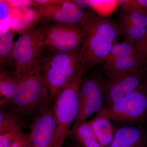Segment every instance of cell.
Returning <instances> with one entry per match:
<instances>
[{"mask_svg": "<svg viewBox=\"0 0 147 147\" xmlns=\"http://www.w3.org/2000/svg\"><path fill=\"white\" fill-rule=\"evenodd\" d=\"M108 108L112 120L142 126L147 120V82L143 80L132 92Z\"/></svg>", "mask_w": 147, "mask_h": 147, "instance_id": "cell-7", "label": "cell"}, {"mask_svg": "<svg viewBox=\"0 0 147 147\" xmlns=\"http://www.w3.org/2000/svg\"><path fill=\"white\" fill-rule=\"evenodd\" d=\"M24 118L14 111L2 108L0 111V134L12 131H22L26 126Z\"/></svg>", "mask_w": 147, "mask_h": 147, "instance_id": "cell-18", "label": "cell"}, {"mask_svg": "<svg viewBox=\"0 0 147 147\" xmlns=\"http://www.w3.org/2000/svg\"><path fill=\"white\" fill-rule=\"evenodd\" d=\"M144 61L135 43L123 39L115 43L101 68L108 78H113L142 68Z\"/></svg>", "mask_w": 147, "mask_h": 147, "instance_id": "cell-8", "label": "cell"}, {"mask_svg": "<svg viewBox=\"0 0 147 147\" xmlns=\"http://www.w3.org/2000/svg\"><path fill=\"white\" fill-rule=\"evenodd\" d=\"M41 11L39 22L43 25L55 24L78 26L84 18L86 10L73 1H35Z\"/></svg>", "mask_w": 147, "mask_h": 147, "instance_id": "cell-10", "label": "cell"}, {"mask_svg": "<svg viewBox=\"0 0 147 147\" xmlns=\"http://www.w3.org/2000/svg\"><path fill=\"white\" fill-rule=\"evenodd\" d=\"M137 51L144 58L145 61H147V34L146 36L139 41L135 43Z\"/></svg>", "mask_w": 147, "mask_h": 147, "instance_id": "cell-23", "label": "cell"}, {"mask_svg": "<svg viewBox=\"0 0 147 147\" xmlns=\"http://www.w3.org/2000/svg\"><path fill=\"white\" fill-rule=\"evenodd\" d=\"M110 147H147V131L142 126L130 125L117 128Z\"/></svg>", "mask_w": 147, "mask_h": 147, "instance_id": "cell-13", "label": "cell"}, {"mask_svg": "<svg viewBox=\"0 0 147 147\" xmlns=\"http://www.w3.org/2000/svg\"><path fill=\"white\" fill-rule=\"evenodd\" d=\"M43 26V47L49 52L69 53L82 49L84 34L80 26L48 24Z\"/></svg>", "mask_w": 147, "mask_h": 147, "instance_id": "cell-9", "label": "cell"}, {"mask_svg": "<svg viewBox=\"0 0 147 147\" xmlns=\"http://www.w3.org/2000/svg\"><path fill=\"white\" fill-rule=\"evenodd\" d=\"M73 2L83 9L90 6L92 2L88 1H73Z\"/></svg>", "mask_w": 147, "mask_h": 147, "instance_id": "cell-27", "label": "cell"}, {"mask_svg": "<svg viewBox=\"0 0 147 147\" xmlns=\"http://www.w3.org/2000/svg\"><path fill=\"white\" fill-rule=\"evenodd\" d=\"M128 4L131 7H137L147 11V0H131L129 1Z\"/></svg>", "mask_w": 147, "mask_h": 147, "instance_id": "cell-26", "label": "cell"}, {"mask_svg": "<svg viewBox=\"0 0 147 147\" xmlns=\"http://www.w3.org/2000/svg\"><path fill=\"white\" fill-rule=\"evenodd\" d=\"M70 147H83L81 146H79V145L76 144H74L71 145Z\"/></svg>", "mask_w": 147, "mask_h": 147, "instance_id": "cell-28", "label": "cell"}, {"mask_svg": "<svg viewBox=\"0 0 147 147\" xmlns=\"http://www.w3.org/2000/svg\"><path fill=\"white\" fill-rule=\"evenodd\" d=\"M31 144L29 134L23 132L16 141L9 147H28Z\"/></svg>", "mask_w": 147, "mask_h": 147, "instance_id": "cell-22", "label": "cell"}, {"mask_svg": "<svg viewBox=\"0 0 147 147\" xmlns=\"http://www.w3.org/2000/svg\"><path fill=\"white\" fill-rule=\"evenodd\" d=\"M44 39L43 25L36 26L19 34L10 61L2 70L9 71L17 79L28 73L39 61Z\"/></svg>", "mask_w": 147, "mask_h": 147, "instance_id": "cell-4", "label": "cell"}, {"mask_svg": "<svg viewBox=\"0 0 147 147\" xmlns=\"http://www.w3.org/2000/svg\"><path fill=\"white\" fill-rule=\"evenodd\" d=\"M82 57V49L69 53L48 51L45 56L42 53L39 62L50 102L76 76L81 68Z\"/></svg>", "mask_w": 147, "mask_h": 147, "instance_id": "cell-3", "label": "cell"}, {"mask_svg": "<svg viewBox=\"0 0 147 147\" xmlns=\"http://www.w3.org/2000/svg\"><path fill=\"white\" fill-rule=\"evenodd\" d=\"M41 11L37 7L35 8H26L21 17L13 21L11 30L19 34L36 26L39 22Z\"/></svg>", "mask_w": 147, "mask_h": 147, "instance_id": "cell-19", "label": "cell"}, {"mask_svg": "<svg viewBox=\"0 0 147 147\" xmlns=\"http://www.w3.org/2000/svg\"><path fill=\"white\" fill-rule=\"evenodd\" d=\"M108 108L105 107L96 113L89 122L102 147H110L116 129L111 123Z\"/></svg>", "mask_w": 147, "mask_h": 147, "instance_id": "cell-14", "label": "cell"}, {"mask_svg": "<svg viewBox=\"0 0 147 147\" xmlns=\"http://www.w3.org/2000/svg\"><path fill=\"white\" fill-rule=\"evenodd\" d=\"M23 131H12L0 134V147H9L23 133Z\"/></svg>", "mask_w": 147, "mask_h": 147, "instance_id": "cell-21", "label": "cell"}, {"mask_svg": "<svg viewBox=\"0 0 147 147\" xmlns=\"http://www.w3.org/2000/svg\"><path fill=\"white\" fill-rule=\"evenodd\" d=\"M10 5L28 8L30 6L34 5L36 3L34 1H7Z\"/></svg>", "mask_w": 147, "mask_h": 147, "instance_id": "cell-25", "label": "cell"}, {"mask_svg": "<svg viewBox=\"0 0 147 147\" xmlns=\"http://www.w3.org/2000/svg\"><path fill=\"white\" fill-rule=\"evenodd\" d=\"M84 73L81 65L75 78L59 92L53 102V114L58 125L59 143L62 147L79 111L78 95Z\"/></svg>", "mask_w": 147, "mask_h": 147, "instance_id": "cell-5", "label": "cell"}, {"mask_svg": "<svg viewBox=\"0 0 147 147\" xmlns=\"http://www.w3.org/2000/svg\"><path fill=\"white\" fill-rule=\"evenodd\" d=\"M116 24H130L147 28V11L137 7H121Z\"/></svg>", "mask_w": 147, "mask_h": 147, "instance_id": "cell-16", "label": "cell"}, {"mask_svg": "<svg viewBox=\"0 0 147 147\" xmlns=\"http://www.w3.org/2000/svg\"><path fill=\"white\" fill-rule=\"evenodd\" d=\"M80 26L84 34L81 65L86 72L103 63L121 36L116 23L89 10Z\"/></svg>", "mask_w": 147, "mask_h": 147, "instance_id": "cell-1", "label": "cell"}, {"mask_svg": "<svg viewBox=\"0 0 147 147\" xmlns=\"http://www.w3.org/2000/svg\"><path fill=\"white\" fill-rule=\"evenodd\" d=\"M9 4L7 1H1V21H3L8 18L9 14Z\"/></svg>", "mask_w": 147, "mask_h": 147, "instance_id": "cell-24", "label": "cell"}, {"mask_svg": "<svg viewBox=\"0 0 147 147\" xmlns=\"http://www.w3.org/2000/svg\"><path fill=\"white\" fill-rule=\"evenodd\" d=\"M11 29L0 34V70L4 69L10 61L14 49L15 41Z\"/></svg>", "mask_w": 147, "mask_h": 147, "instance_id": "cell-20", "label": "cell"}, {"mask_svg": "<svg viewBox=\"0 0 147 147\" xmlns=\"http://www.w3.org/2000/svg\"><path fill=\"white\" fill-rule=\"evenodd\" d=\"M107 79L101 67L83 78L78 95L79 111L74 123L86 121L94 113L105 107Z\"/></svg>", "mask_w": 147, "mask_h": 147, "instance_id": "cell-6", "label": "cell"}, {"mask_svg": "<svg viewBox=\"0 0 147 147\" xmlns=\"http://www.w3.org/2000/svg\"><path fill=\"white\" fill-rule=\"evenodd\" d=\"M67 137L83 147H102L88 121L74 123Z\"/></svg>", "mask_w": 147, "mask_h": 147, "instance_id": "cell-15", "label": "cell"}, {"mask_svg": "<svg viewBox=\"0 0 147 147\" xmlns=\"http://www.w3.org/2000/svg\"><path fill=\"white\" fill-rule=\"evenodd\" d=\"M28 147H33L32 146V144L31 145H30V146H29Z\"/></svg>", "mask_w": 147, "mask_h": 147, "instance_id": "cell-29", "label": "cell"}, {"mask_svg": "<svg viewBox=\"0 0 147 147\" xmlns=\"http://www.w3.org/2000/svg\"><path fill=\"white\" fill-rule=\"evenodd\" d=\"M50 102L38 61L30 71L18 79L9 109L23 118H34L48 109Z\"/></svg>", "mask_w": 147, "mask_h": 147, "instance_id": "cell-2", "label": "cell"}, {"mask_svg": "<svg viewBox=\"0 0 147 147\" xmlns=\"http://www.w3.org/2000/svg\"><path fill=\"white\" fill-rule=\"evenodd\" d=\"M29 138L33 147H62L53 110L47 109L33 118Z\"/></svg>", "mask_w": 147, "mask_h": 147, "instance_id": "cell-11", "label": "cell"}, {"mask_svg": "<svg viewBox=\"0 0 147 147\" xmlns=\"http://www.w3.org/2000/svg\"><path fill=\"white\" fill-rule=\"evenodd\" d=\"M144 67L135 71L108 78L105 85V107L122 100L139 86L144 79Z\"/></svg>", "mask_w": 147, "mask_h": 147, "instance_id": "cell-12", "label": "cell"}, {"mask_svg": "<svg viewBox=\"0 0 147 147\" xmlns=\"http://www.w3.org/2000/svg\"><path fill=\"white\" fill-rule=\"evenodd\" d=\"M18 79L7 71H0V106L5 108L10 105Z\"/></svg>", "mask_w": 147, "mask_h": 147, "instance_id": "cell-17", "label": "cell"}]
</instances>
